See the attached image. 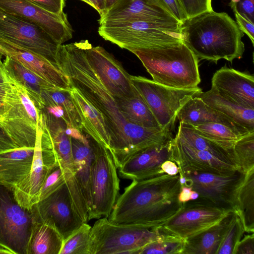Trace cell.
<instances>
[{
	"instance_id": "f546056e",
	"label": "cell",
	"mask_w": 254,
	"mask_h": 254,
	"mask_svg": "<svg viewBox=\"0 0 254 254\" xmlns=\"http://www.w3.org/2000/svg\"><path fill=\"white\" fill-rule=\"evenodd\" d=\"M41 112L58 162L64 171L73 173L71 138L65 132V124L49 114Z\"/></svg>"
},
{
	"instance_id": "11a10c76",
	"label": "cell",
	"mask_w": 254,
	"mask_h": 254,
	"mask_svg": "<svg viewBox=\"0 0 254 254\" xmlns=\"http://www.w3.org/2000/svg\"><path fill=\"white\" fill-rule=\"evenodd\" d=\"M118 0H104L105 12L114 5Z\"/></svg>"
},
{
	"instance_id": "60d3db41",
	"label": "cell",
	"mask_w": 254,
	"mask_h": 254,
	"mask_svg": "<svg viewBox=\"0 0 254 254\" xmlns=\"http://www.w3.org/2000/svg\"><path fill=\"white\" fill-rule=\"evenodd\" d=\"M245 231L238 215H233L217 254H234L236 247L242 239Z\"/></svg>"
},
{
	"instance_id": "e0dca14e",
	"label": "cell",
	"mask_w": 254,
	"mask_h": 254,
	"mask_svg": "<svg viewBox=\"0 0 254 254\" xmlns=\"http://www.w3.org/2000/svg\"><path fill=\"white\" fill-rule=\"evenodd\" d=\"M87 58L102 82L114 97L130 96L136 88L122 64L100 46L90 43L86 50Z\"/></svg>"
},
{
	"instance_id": "3957f363",
	"label": "cell",
	"mask_w": 254,
	"mask_h": 254,
	"mask_svg": "<svg viewBox=\"0 0 254 254\" xmlns=\"http://www.w3.org/2000/svg\"><path fill=\"white\" fill-rule=\"evenodd\" d=\"M181 27L183 42L198 61L216 64L220 59L232 62L243 57L244 33L226 12L205 11L188 18Z\"/></svg>"
},
{
	"instance_id": "f907efd6",
	"label": "cell",
	"mask_w": 254,
	"mask_h": 254,
	"mask_svg": "<svg viewBox=\"0 0 254 254\" xmlns=\"http://www.w3.org/2000/svg\"><path fill=\"white\" fill-rule=\"evenodd\" d=\"M163 172L169 175L174 176L179 174V168L177 164L171 160L164 161L161 166Z\"/></svg>"
},
{
	"instance_id": "d6986e66",
	"label": "cell",
	"mask_w": 254,
	"mask_h": 254,
	"mask_svg": "<svg viewBox=\"0 0 254 254\" xmlns=\"http://www.w3.org/2000/svg\"><path fill=\"white\" fill-rule=\"evenodd\" d=\"M173 138L162 144L140 150L127 159L118 168L121 177L142 180L164 173L161 168L165 161H172Z\"/></svg>"
},
{
	"instance_id": "681fc988",
	"label": "cell",
	"mask_w": 254,
	"mask_h": 254,
	"mask_svg": "<svg viewBox=\"0 0 254 254\" xmlns=\"http://www.w3.org/2000/svg\"><path fill=\"white\" fill-rule=\"evenodd\" d=\"M17 148V147L0 124V152Z\"/></svg>"
},
{
	"instance_id": "6da1fadb",
	"label": "cell",
	"mask_w": 254,
	"mask_h": 254,
	"mask_svg": "<svg viewBox=\"0 0 254 254\" xmlns=\"http://www.w3.org/2000/svg\"><path fill=\"white\" fill-rule=\"evenodd\" d=\"M89 42L82 40L59 46L55 58L59 69L103 117L110 136V151L118 168L122 164L128 136L135 124L127 122L120 113L114 96L91 66L86 54Z\"/></svg>"
},
{
	"instance_id": "b9f144b4",
	"label": "cell",
	"mask_w": 254,
	"mask_h": 254,
	"mask_svg": "<svg viewBox=\"0 0 254 254\" xmlns=\"http://www.w3.org/2000/svg\"><path fill=\"white\" fill-rule=\"evenodd\" d=\"M65 181L64 170L57 162L50 168L46 176L40 190L39 201L50 195L64 183Z\"/></svg>"
},
{
	"instance_id": "8d00e7d4",
	"label": "cell",
	"mask_w": 254,
	"mask_h": 254,
	"mask_svg": "<svg viewBox=\"0 0 254 254\" xmlns=\"http://www.w3.org/2000/svg\"><path fill=\"white\" fill-rule=\"evenodd\" d=\"M161 232L155 240L142 248L138 254H182L185 240L177 236Z\"/></svg>"
},
{
	"instance_id": "db71d44e",
	"label": "cell",
	"mask_w": 254,
	"mask_h": 254,
	"mask_svg": "<svg viewBox=\"0 0 254 254\" xmlns=\"http://www.w3.org/2000/svg\"><path fill=\"white\" fill-rule=\"evenodd\" d=\"M95 8L102 15L105 12L104 0H80Z\"/></svg>"
},
{
	"instance_id": "ba28073f",
	"label": "cell",
	"mask_w": 254,
	"mask_h": 254,
	"mask_svg": "<svg viewBox=\"0 0 254 254\" xmlns=\"http://www.w3.org/2000/svg\"><path fill=\"white\" fill-rule=\"evenodd\" d=\"M93 165L88 203V220L108 218L119 196V179L108 149L94 141Z\"/></svg>"
},
{
	"instance_id": "ee69618b",
	"label": "cell",
	"mask_w": 254,
	"mask_h": 254,
	"mask_svg": "<svg viewBox=\"0 0 254 254\" xmlns=\"http://www.w3.org/2000/svg\"><path fill=\"white\" fill-rule=\"evenodd\" d=\"M188 18L211 11V0H178Z\"/></svg>"
},
{
	"instance_id": "cb8c5ba5",
	"label": "cell",
	"mask_w": 254,
	"mask_h": 254,
	"mask_svg": "<svg viewBox=\"0 0 254 254\" xmlns=\"http://www.w3.org/2000/svg\"><path fill=\"white\" fill-rule=\"evenodd\" d=\"M177 118L180 122L191 126L217 123L227 126L244 135L251 132L208 106L198 96L191 98L182 107L177 114Z\"/></svg>"
},
{
	"instance_id": "30bf717a",
	"label": "cell",
	"mask_w": 254,
	"mask_h": 254,
	"mask_svg": "<svg viewBox=\"0 0 254 254\" xmlns=\"http://www.w3.org/2000/svg\"><path fill=\"white\" fill-rule=\"evenodd\" d=\"M33 224L31 210L19 204L14 188L0 184V245L12 254H27Z\"/></svg>"
},
{
	"instance_id": "4fadbf2b",
	"label": "cell",
	"mask_w": 254,
	"mask_h": 254,
	"mask_svg": "<svg viewBox=\"0 0 254 254\" xmlns=\"http://www.w3.org/2000/svg\"><path fill=\"white\" fill-rule=\"evenodd\" d=\"M30 210L33 222H48L64 241L84 223L73 205L65 182L48 196L34 204Z\"/></svg>"
},
{
	"instance_id": "44dd1931",
	"label": "cell",
	"mask_w": 254,
	"mask_h": 254,
	"mask_svg": "<svg viewBox=\"0 0 254 254\" xmlns=\"http://www.w3.org/2000/svg\"><path fill=\"white\" fill-rule=\"evenodd\" d=\"M151 21L181 25L173 16L148 0H118L99 20L106 22Z\"/></svg>"
},
{
	"instance_id": "8992f818",
	"label": "cell",
	"mask_w": 254,
	"mask_h": 254,
	"mask_svg": "<svg viewBox=\"0 0 254 254\" xmlns=\"http://www.w3.org/2000/svg\"><path fill=\"white\" fill-rule=\"evenodd\" d=\"M159 227L148 228L115 224L102 217L91 227L89 254H138L161 234Z\"/></svg>"
},
{
	"instance_id": "ffe728a7",
	"label": "cell",
	"mask_w": 254,
	"mask_h": 254,
	"mask_svg": "<svg viewBox=\"0 0 254 254\" xmlns=\"http://www.w3.org/2000/svg\"><path fill=\"white\" fill-rule=\"evenodd\" d=\"M0 45L7 56L62 90L69 91L70 85L68 77L55 63L1 38Z\"/></svg>"
},
{
	"instance_id": "9f6ffc18",
	"label": "cell",
	"mask_w": 254,
	"mask_h": 254,
	"mask_svg": "<svg viewBox=\"0 0 254 254\" xmlns=\"http://www.w3.org/2000/svg\"><path fill=\"white\" fill-rule=\"evenodd\" d=\"M0 254H12L7 248L0 245Z\"/></svg>"
},
{
	"instance_id": "4316f807",
	"label": "cell",
	"mask_w": 254,
	"mask_h": 254,
	"mask_svg": "<svg viewBox=\"0 0 254 254\" xmlns=\"http://www.w3.org/2000/svg\"><path fill=\"white\" fill-rule=\"evenodd\" d=\"M197 96L208 106L224 114L249 131H254V109L243 107L212 88L201 92Z\"/></svg>"
},
{
	"instance_id": "7bdbcfd3",
	"label": "cell",
	"mask_w": 254,
	"mask_h": 254,
	"mask_svg": "<svg viewBox=\"0 0 254 254\" xmlns=\"http://www.w3.org/2000/svg\"><path fill=\"white\" fill-rule=\"evenodd\" d=\"M152 3L162 8L182 24L188 19L178 0H148Z\"/></svg>"
},
{
	"instance_id": "836d02e7",
	"label": "cell",
	"mask_w": 254,
	"mask_h": 254,
	"mask_svg": "<svg viewBox=\"0 0 254 254\" xmlns=\"http://www.w3.org/2000/svg\"><path fill=\"white\" fill-rule=\"evenodd\" d=\"M176 136L191 147L207 151L222 159L237 164L233 150H228L218 143L199 135L188 125L180 122Z\"/></svg>"
},
{
	"instance_id": "680465c9",
	"label": "cell",
	"mask_w": 254,
	"mask_h": 254,
	"mask_svg": "<svg viewBox=\"0 0 254 254\" xmlns=\"http://www.w3.org/2000/svg\"><path fill=\"white\" fill-rule=\"evenodd\" d=\"M0 53L1 54L3 55V56H4L5 57H6L7 56L5 52L2 49V48L1 47L0 45Z\"/></svg>"
},
{
	"instance_id": "d6a6232c",
	"label": "cell",
	"mask_w": 254,
	"mask_h": 254,
	"mask_svg": "<svg viewBox=\"0 0 254 254\" xmlns=\"http://www.w3.org/2000/svg\"><path fill=\"white\" fill-rule=\"evenodd\" d=\"M234 211L239 217L245 232H254V168L247 172L236 193Z\"/></svg>"
},
{
	"instance_id": "d4e9b609",
	"label": "cell",
	"mask_w": 254,
	"mask_h": 254,
	"mask_svg": "<svg viewBox=\"0 0 254 254\" xmlns=\"http://www.w3.org/2000/svg\"><path fill=\"white\" fill-rule=\"evenodd\" d=\"M34 148H17L0 152V184L14 188L29 174Z\"/></svg>"
},
{
	"instance_id": "9a60e30c",
	"label": "cell",
	"mask_w": 254,
	"mask_h": 254,
	"mask_svg": "<svg viewBox=\"0 0 254 254\" xmlns=\"http://www.w3.org/2000/svg\"><path fill=\"white\" fill-rule=\"evenodd\" d=\"M187 179L185 186L191 187L199 198L234 211L237 192L245 174L238 170L232 175L205 172H179Z\"/></svg>"
},
{
	"instance_id": "7402d4cb",
	"label": "cell",
	"mask_w": 254,
	"mask_h": 254,
	"mask_svg": "<svg viewBox=\"0 0 254 254\" xmlns=\"http://www.w3.org/2000/svg\"><path fill=\"white\" fill-rule=\"evenodd\" d=\"M211 88L223 96L247 108L254 109V76L223 66L211 79Z\"/></svg>"
},
{
	"instance_id": "816d5d0a",
	"label": "cell",
	"mask_w": 254,
	"mask_h": 254,
	"mask_svg": "<svg viewBox=\"0 0 254 254\" xmlns=\"http://www.w3.org/2000/svg\"><path fill=\"white\" fill-rule=\"evenodd\" d=\"M1 60H0V115L1 112L3 100L7 86L6 81L3 75L1 69Z\"/></svg>"
},
{
	"instance_id": "5b68a950",
	"label": "cell",
	"mask_w": 254,
	"mask_h": 254,
	"mask_svg": "<svg viewBox=\"0 0 254 254\" xmlns=\"http://www.w3.org/2000/svg\"><path fill=\"white\" fill-rule=\"evenodd\" d=\"M7 86L0 124L17 148H34L38 110L25 87L2 62Z\"/></svg>"
},
{
	"instance_id": "ab89813d",
	"label": "cell",
	"mask_w": 254,
	"mask_h": 254,
	"mask_svg": "<svg viewBox=\"0 0 254 254\" xmlns=\"http://www.w3.org/2000/svg\"><path fill=\"white\" fill-rule=\"evenodd\" d=\"M65 184L69 192L76 211L84 223H87L88 217V205L83 190L73 173L64 171Z\"/></svg>"
},
{
	"instance_id": "f6af8a7d",
	"label": "cell",
	"mask_w": 254,
	"mask_h": 254,
	"mask_svg": "<svg viewBox=\"0 0 254 254\" xmlns=\"http://www.w3.org/2000/svg\"><path fill=\"white\" fill-rule=\"evenodd\" d=\"M229 5L234 13L254 23V0H230Z\"/></svg>"
},
{
	"instance_id": "ac0fdd59",
	"label": "cell",
	"mask_w": 254,
	"mask_h": 254,
	"mask_svg": "<svg viewBox=\"0 0 254 254\" xmlns=\"http://www.w3.org/2000/svg\"><path fill=\"white\" fill-rule=\"evenodd\" d=\"M172 161L177 164L179 172L182 173L232 175L240 170L235 163L222 159L207 151L191 147L176 136L173 138Z\"/></svg>"
},
{
	"instance_id": "9c48e42d",
	"label": "cell",
	"mask_w": 254,
	"mask_h": 254,
	"mask_svg": "<svg viewBox=\"0 0 254 254\" xmlns=\"http://www.w3.org/2000/svg\"><path fill=\"white\" fill-rule=\"evenodd\" d=\"M131 81L140 93L160 127L171 130L178 112L202 90L198 86L177 89L158 83L141 76L131 75Z\"/></svg>"
},
{
	"instance_id": "e575fe53",
	"label": "cell",
	"mask_w": 254,
	"mask_h": 254,
	"mask_svg": "<svg viewBox=\"0 0 254 254\" xmlns=\"http://www.w3.org/2000/svg\"><path fill=\"white\" fill-rule=\"evenodd\" d=\"M190 126L199 135L218 143L230 150H233L235 142L244 135L237 130L220 123H208Z\"/></svg>"
},
{
	"instance_id": "6f0895ef",
	"label": "cell",
	"mask_w": 254,
	"mask_h": 254,
	"mask_svg": "<svg viewBox=\"0 0 254 254\" xmlns=\"http://www.w3.org/2000/svg\"><path fill=\"white\" fill-rule=\"evenodd\" d=\"M199 197V194L196 191L192 190L190 194V200H194L198 199Z\"/></svg>"
},
{
	"instance_id": "603a6c76",
	"label": "cell",
	"mask_w": 254,
	"mask_h": 254,
	"mask_svg": "<svg viewBox=\"0 0 254 254\" xmlns=\"http://www.w3.org/2000/svg\"><path fill=\"white\" fill-rule=\"evenodd\" d=\"M68 93L79 115L82 131L109 149L110 136L102 114L75 87L70 85Z\"/></svg>"
},
{
	"instance_id": "4dcf8cb0",
	"label": "cell",
	"mask_w": 254,
	"mask_h": 254,
	"mask_svg": "<svg viewBox=\"0 0 254 254\" xmlns=\"http://www.w3.org/2000/svg\"><path fill=\"white\" fill-rule=\"evenodd\" d=\"M64 240L48 222H33L27 254H60Z\"/></svg>"
},
{
	"instance_id": "8fae6325",
	"label": "cell",
	"mask_w": 254,
	"mask_h": 254,
	"mask_svg": "<svg viewBox=\"0 0 254 254\" xmlns=\"http://www.w3.org/2000/svg\"><path fill=\"white\" fill-rule=\"evenodd\" d=\"M36 134L33 163L29 174L14 188L19 204L30 210L38 202L39 194L50 168L58 161L49 131L45 123L36 124Z\"/></svg>"
},
{
	"instance_id": "52a82bcc",
	"label": "cell",
	"mask_w": 254,
	"mask_h": 254,
	"mask_svg": "<svg viewBox=\"0 0 254 254\" xmlns=\"http://www.w3.org/2000/svg\"><path fill=\"white\" fill-rule=\"evenodd\" d=\"M181 25L141 20L106 22L100 24L98 33L105 40L130 51L182 41Z\"/></svg>"
},
{
	"instance_id": "91938a15",
	"label": "cell",
	"mask_w": 254,
	"mask_h": 254,
	"mask_svg": "<svg viewBox=\"0 0 254 254\" xmlns=\"http://www.w3.org/2000/svg\"><path fill=\"white\" fill-rule=\"evenodd\" d=\"M2 56H3V55L0 53V60H1Z\"/></svg>"
},
{
	"instance_id": "83f0119b",
	"label": "cell",
	"mask_w": 254,
	"mask_h": 254,
	"mask_svg": "<svg viewBox=\"0 0 254 254\" xmlns=\"http://www.w3.org/2000/svg\"><path fill=\"white\" fill-rule=\"evenodd\" d=\"M71 146L73 174L83 190L88 205L91 177L95 156L94 140L91 138L88 142H83L71 138Z\"/></svg>"
},
{
	"instance_id": "f5cc1de1",
	"label": "cell",
	"mask_w": 254,
	"mask_h": 254,
	"mask_svg": "<svg viewBox=\"0 0 254 254\" xmlns=\"http://www.w3.org/2000/svg\"><path fill=\"white\" fill-rule=\"evenodd\" d=\"M192 190L191 187L181 186V191L178 196L179 201L183 203L190 201Z\"/></svg>"
},
{
	"instance_id": "f1b7e54d",
	"label": "cell",
	"mask_w": 254,
	"mask_h": 254,
	"mask_svg": "<svg viewBox=\"0 0 254 254\" xmlns=\"http://www.w3.org/2000/svg\"><path fill=\"white\" fill-rule=\"evenodd\" d=\"M3 62L25 87L30 98L38 110H42L45 107L41 96L43 91L51 92L63 91L8 56L5 57Z\"/></svg>"
},
{
	"instance_id": "7a4b0ae2",
	"label": "cell",
	"mask_w": 254,
	"mask_h": 254,
	"mask_svg": "<svg viewBox=\"0 0 254 254\" xmlns=\"http://www.w3.org/2000/svg\"><path fill=\"white\" fill-rule=\"evenodd\" d=\"M181 189L179 174L132 180L118 196L108 219L148 228L161 226L180 208Z\"/></svg>"
},
{
	"instance_id": "277c9868",
	"label": "cell",
	"mask_w": 254,
	"mask_h": 254,
	"mask_svg": "<svg viewBox=\"0 0 254 254\" xmlns=\"http://www.w3.org/2000/svg\"><path fill=\"white\" fill-rule=\"evenodd\" d=\"M153 80L177 89L196 87L200 82L199 61L183 41L133 49Z\"/></svg>"
},
{
	"instance_id": "484cf974",
	"label": "cell",
	"mask_w": 254,
	"mask_h": 254,
	"mask_svg": "<svg viewBox=\"0 0 254 254\" xmlns=\"http://www.w3.org/2000/svg\"><path fill=\"white\" fill-rule=\"evenodd\" d=\"M233 213L231 212L217 224L185 239L182 254H217Z\"/></svg>"
},
{
	"instance_id": "bcb514c9",
	"label": "cell",
	"mask_w": 254,
	"mask_h": 254,
	"mask_svg": "<svg viewBox=\"0 0 254 254\" xmlns=\"http://www.w3.org/2000/svg\"><path fill=\"white\" fill-rule=\"evenodd\" d=\"M42 8L55 14L64 13L65 0H29Z\"/></svg>"
},
{
	"instance_id": "74e56055",
	"label": "cell",
	"mask_w": 254,
	"mask_h": 254,
	"mask_svg": "<svg viewBox=\"0 0 254 254\" xmlns=\"http://www.w3.org/2000/svg\"><path fill=\"white\" fill-rule=\"evenodd\" d=\"M233 151L239 170L246 174L254 168V131L235 142Z\"/></svg>"
},
{
	"instance_id": "2e32d148",
	"label": "cell",
	"mask_w": 254,
	"mask_h": 254,
	"mask_svg": "<svg viewBox=\"0 0 254 254\" xmlns=\"http://www.w3.org/2000/svg\"><path fill=\"white\" fill-rule=\"evenodd\" d=\"M0 9L16 18L37 25L62 45L72 37L66 14H56L29 0H0Z\"/></svg>"
},
{
	"instance_id": "d590c367",
	"label": "cell",
	"mask_w": 254,
	"mask_h": 254,
	"mask_svg": "<svg viewBox=\"0 0 254 254\" xmlns=\"http://www.w3.org/2000/svg\"><path fill=\"white\" fill-rule=\"evenodd\" d=\"M41 96L45 107L49 104H55L63 107L65 115L66 126H71L83 132L79 115L70 98L68 91H43Z\"/></svg>"
},
{
	"instance_id": "f35d334b",
	"label": "cell",
	"mask_w": 254,
	"mask_h": 254,
	"mask_svg": "<svg viewBox=\"0 0 254 254\" xmlns=\"http://www.w3.org/2000/svg\"><path fill=\"white\" fill-rule=\"evenodd\" d=\"M91 229L87 223L82 225L64 242L60 254H89Z\"/></svg>"
},
{
	"instance_id": "1f68e13d",
	"label": "cell",
	"mask_w": 254,
	"mask_h": 254,
	"mask_svg": "<svg viewBox=\"0 0 254 254\" xmlns=\"http://www.w3.org/2000/svg\"><path fill=\"white\" fill-rule=\"evenodd\" d=\"M114 97L120 113L127 122L146 127H160L136 88L130 96Z\"/></svg>"
},
{
	"instance_id": "c3c4849f",
	"label": "cell",
	"mask_w": 254,
	"mask_h": 254,
	"mask_svg": "<svg viewBox=\"0 0 254 254\" xmlns=\"http://www.w3.org/2000/svg\"><path fill=\"white\" fill-rule=\"evenodd\" d=\"M236 23L239 29L250 39L252 44L254 45V23L251 22L241 15L235 13Z\"/></svg>"
},
{
	"instance_id": "7c38bea8",
	"label": "cell",
	"mask_w": 254,
	"mask_h": 254,
	"mask_svg": "<svg viewBox=\"0 0 254 254\" xmlns=\"http://www.w3.org/2000/svg\"><path fill=\"white\" fill-rule=\"evenodd\" d=\"M232 211L198 198L183 203L179 210L159 227L163 232L185 240L217 224Z\"/></svg>"
},
{
	"instance_id": "5bb4252c",
	"label": "cell",
	"mask_w": 254,
	"mask_h": 254,
	"mask_svg": "<svg viewBox=\"0 0 254 254\" xmlns=\"http://www.w3.org/2000/svg\"><path fill=\"white\" fill-rule=\"evenodd\" d=\"M0 38L56 63V55L60 45L50 35L39 26L16 18L0 9Z\"/></svg>"
},
{
	"instance_id": "7dc6e473",
	"label": "cell",
	"mask_w": 254,
	"mask_h": 254,
	"mask_svg": "<svg viewBox=\"0 0 254 254\" xmlns=\"http://www.w3.org/2000/svg\"><path fill=\"white\" fill-rule=\"evenodd\" d=\"M234 254H254V234L251 233L242 238L237 244Z\"/></svg>"
}]
</instances>
